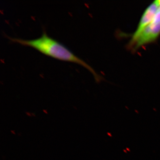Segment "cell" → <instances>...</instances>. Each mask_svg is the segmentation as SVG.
Segmentation results:
<instances>
[{"label": "cell", "mask_w": 160, "mask_h": 160, "mask_svg": "<svg viewBox=\"0 0 160 160\" xmlns=\"http://www.w3.org/2000/svg\"><path fill=\"white\" fill-rule=\"evenodd\" d=\"M7 38L13 42L32 47L43 54L50 57L81 65L92 73L97 81L101 79L99 76L89 64L75 55L62 43L49 37L45 29H43L42 34L40 37L34 39L25 40L9 36H7Z\"/></svg>", "instance_id": "1"}, {"label": "cell", "mask_w": 160, "mask_h": 160, "mask_svg": "<svg viewBox=\"0 0 160 160\" xmlns=\"http://www.w3.org/2000/svg\"><path fill=\"white\" fill-rule=\"evenodd\" d=\"M160 7V0L155 1L146 9L142 15L136 30L135 31L130 42L134 41L141 32L150 24L154 18L158 10Z\"/></svg>", "instance_id": "3"}, {"label": "cell", "mask_w": 160, "mask_h": 160, "mask_svg": "<svg viewBox=\"0 0 160 160\" xmlns=\"http://www.w3.org/2000/svg\"><path fill=\"white\" fill-rule=\"evenodd\" d=\"M160 35V7L154 18L134 41L129 42V47L133 50L156 41Z\"/></svg>", "instance_id": "2"}]
</instances>
